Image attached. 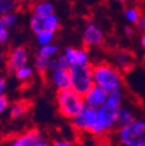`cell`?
<instances>
[{"mask_svg":"<svg viewBox=\"0 0 145 146\" xmlns=\"http://www.w3.org/2000/svg\"><path fill=\"white\" fill-rule=\"evenodd\" d=\"M122 89L109 93L107 101L96 109V122L90 136L102 137L116 129V117L118 108L123 104Z\"/></svg>","mask_w":145,"mask_h":146,"instance_id":"1","label":"cell"},{"mask_svg":"<svg viewBox=\"0 0 145 146\" xmlns=\"http://www.w3.org/2000/svg\"><path fill=\"white\" fill-rule=\"evenodd\" d=\"M92 73L94 84L101 86L107 92L112 93L123 87L122 72L113 63L101 62L94 64L92 65Z\"/></svg>","mask_w":145,"mask_h":146,"instance_id":"2","label":"cell"},{"mask_svg":"<svg viewBox=\"0 0 145 146\" xmlns=\"http://www.w3.org/2000/svg\"><path fill=\"white\" fill-rule=\"evenodd\" d=\"M118 146H145V119L135 118L132 122L116 129Z\"/></svg>","mask_w":145,"mask_h":146,"instance_id":"3","label":"cell"},{"mask_svg":"<svg viewBox=\"0 0 145 146\" xmlns=\"http://www.w3.org/2000/svg\"><path fill=\"white\" fill-rule=\"evenodd\" d=\"M56 103L58 113L66 119H71L85 107L84 95L72 88L58 90L56 94Z\"/></svg>","mask_w":145,"mask_h":146,"instance_id":"4","label":"cell"},{"mask_svg":"<svg viewBox=\"0 0 145 146\" xmlns=\"http://www.w3.org/2000/svg\"><path fill=\"white\" fill-rule=\"evenodd\" d=\"M71 77V88L84 95L94 85L92 65H72L69 67Z\"/></svg>","mask_w":145,"mask_h":146,"instance_id":"5","label":"cell"},{"mask_svg":"<svg viewBox=\"0 0 145 146\" xmlns=\"http://www.w3.org/2000/svg\"><path fill=\"white\" fill-rule=\"evenodd\" d=\"M72 127L79 133H92V130L96 122V109L85 106L81 110L71 119Z\"/></svg>","mask_w":145,"mask_h":146,"instance_id":"6","label":"cell"},{"mask_svg":"<svg viewBox=\"0 0 145 146\" xmlns=\"http://www.w3.org/2000/svg\"><path fill=\"white\" fill-rule=\"evenodd\" d=\"M29 26H30V29L35 34L42 30H51L56 33L61 27V20L55 13L49 14V15L33 14L30 17Z\"/></svg>","mask_w":145,"mask_h":146,"instance_id":"7","label":"cell"},{"mask_svg":"<svg viewBox=\"0 0 145 146\" xmlns=\"http://www.w3.org/2000/svg\"><path fill=\"white\" fill-rule=\"evenodd\" d=\"M108 96H109V92H107L101 86L94 84L84 94V102H85V106L87 107L98 109L107 101Z\"/></svg>","mask_w":145,"mask_h":146,"instance_id":"8","label":"cell"},{"mask_svg":"<svg viewBox=\"0 0 145 146\" xmlns=\"http://www.w3.org/2000/svg\"><path fill=\"white\" fill-rule=\"evenodd\" d=\"M82 42L86 46H100L104 42L102 29L94 22H88L82 31Z\"/></svg>","mask_w":145,"mask_h":146,"instance_id":"9","label":"cell"},{"mask_svg":"<svg viewBox=\"0 0 145 146\" xmlns=\"http://www.w3.org/2000/svg\"><path fill=\"white\" fill-rule=\"evenodd\" d=\"M45 78L57 92L71 88V77L69 68H56L45 74Z\"/></svg>","mask_w":145,"mask_h":146,"instance_id":"10","label":"cell"},{"mask_svg":"<svg viewBox=\"0 0 145 146\" xmlns=\"http://www.w3.org/2000/svg\"><path fill=\"white\" fill-rule=\"evenodd\" d=\"M28 51L25 46H16L12 49L6 57V68L8 72L14 73L15 70L28 63Z\"/></svg>","mask_w":145,"mask_h":146,"instance_id":"11","label":"cell"},{"mask_svg":"<svg viewBox=\"0 0 145 146\" xmlns=\"http://www.w3.org/2000/svg\"><path fill=\"white\" fill-rule=\"evenodd\" d=\"M113 64L121 72H128L135 66V56L129 50H117L113 56Z\"/></svg>","mask_w":145,"mask_h":146,"instance_id":"12","label":"cell"},{"mask_svg":"<svg viewBox=\"0 0 145 146\" xmlns=\"http://www.w3.org/2000/svg\"><path fill=\"white\" fill-rule=\"evenodd\" d=\"M63 54L65 56L70 66L72 65H87L89 64V54L86 49L67 46Z\"/></svg>","mask_w":145,"mask_h":146,"instance_id":"13","label":"cell"},{"mask_svg":"<svg viewBox=\"0 0 145 146\" xmlns=\"http://www.w3.org/2000/svg\"><path fill=\"white\" fill-rule=\"evenodd\" d=\"M41 137L42 135L37 129H30L12 139L8 146H34L35 141L39 140Z\"/></svg>","mask_w":145,"mask_h":146,"instance_id":"14","label":"cell"},{"mask_svg":"<svg viewBox=\"0 0 145 146\" xmlns=\"http://www.w3.org/2000/svg\"><path fill=\"white\" fill-rule=\"evenodd\" d=\"M136 118V114L134 111V109L122 104L118 108L117 111V117H116V129L121 126H124L126 124H129L130 122H132Z\"/></svg>","mask_w":145,"mask_h":146,"instance_id":"15","label":"cell"},{"mask_svg":"<svg viewBox=\"0 0 145 146\" xmlns=\"http://www.w3.org/2000/svg\"><path fill=\"white\" fill-rule=\"evenodd\" d=\"M30 11L35 15H49L55 13V4L51 0H37L30 5Z\"/></svg>","mask_w":145,"mask_h":146,"instance_id":"16","label":"cell"},{"mask_svg":"<svg viewBox=\"0 0 145 146\" xmlns=\"http://www.w3.org/2000/svg\"><path fill=\"white\" fill-rule=\"evenodd\" d=\"M34 74H35V70L31 66L27 65V64L14 71L15 78L19 80V81H21V82H28V81H30L34 78Z\"/></svg>","mask_w":145,"mask_h":146,"instance_id":"17","label":"cell"},{"mask_svg":"<svg viewBox=\"0 0 145 146\" xmlns=\"http://www.w3.org/2000/svg\"><path fill=\"white\" fill-rule=\"evenodd\" d=\"M28 103L26 101L14 102L9 108V114L12 118H20L28 111Z\"/></svg>","mask_w":145,"mask_h":146,"instance_id":"18","label":"cell"},{"mask_svg":"<svg viewBox=\"0 0 145 146\" xmlns=\"http://www.w3.org/2000/svg\"><path fill=\"white\" fill-rule=\"evenodd\" d=\"M59 53V46L57 44H47V45H40L39 49L36 50V54H40V56H44L48 58H53L56 57Z\"/></svg>","mask_w":145,"mask_h":146,"instance_id":"19","label":"cell"},{"mask_svg":"<svg viewBox=\"0 0 145 146\" xmlns=\"http://www.w3.org/2000/svg\"><path fill=\"white\" fill-rule=\"evenodd\" d=\"M50 59L51 58H48V57H44V56H40V54H36V57H35V60H34L35 68L43 77H45V74L49 72Z\"/></svg>","mask_w":145,"mask_h":146,"instance_id":"20","label":"cell"},{"mask_svg":"<svg viewBox=\"0 0 145 146\" xmlns=\"http://www.w3.org/2000/svg\"><path fill=\"white\" fill-rule=\"evenodd\" d=\"M55 31H51V30H42L35 34V38L36 42H37L39 45H47L53 42L55 40Z\"/></svg>","mask_w":145,"mask_h":146,"instance_id":"21","label":"cell"},{"mask_svg":"<svg viewBox=\"0 0 145 146\" xmlns=\"http://www.w3.org/2000/svg\"><path fill=\"white\" fill-rule=\"evenodd\" d=\"M142 15V11L136 6H128L124 9V16L130 23H137L139 16Z\"/></svg>","mask_w":145,"mask_h":146,"instance_id":"22","label":"cell"},{"mask_svg":"<svg viewBox=\"0 0 145 146\" xmlns=\"http://www.w3.org/2000/svg\"><path fill=\"white\" fill-rule=\"evenodd\" d=\"M16 6L17 4L14 0H0V16L11 12H15Z\"/></svg>","mask_w":145,"mask_h":146,"instance_id":"23","label":"cell"},{"mask_svg":"<svg viewBox=\"0 0 145 146\" xmlns=\"http://www.w3.org/2000/svg\"><path fill=\"white\" fill-rule=\"evenodd\" d=\"M3 17V21H4V25L7 29H12L15 27L16 22H17V15L15 12H11V13H7L5 15L1 16Z\"/></svg>","mask_w":145,"mask_h":146,"instance_id":"24","label":"cell"},{"mask_svg":"<svg viewBox=\"0 0 145 146\" xmlns=\"http://www.w3.org/2000/svg\"><path fill=\"white\" fill-rule=\"evenodd\" d=\"M8 38H9V29L5 27L3 17L0 16V45L6 44Z\"/></svg>","mask_w":145,"mask_h":146,"instance_id":"25","label":"cell"},{"mask_svg":"<svg viewBox=\"0 0 145 146\" xmlns=\"http://www.w3.org/2000/svg\"><path fill=\"white\" fill-rule=\"evenodd\" d=\"M50 146H79V143L74 140L62 138V139H56L52 143H50Z\"/></svg>","mask_w":145,"mask_h":146,"instance_id":"26","label":"cell"},{"mask_svg":"<svg viewBox=\"0 0 145 146\" xmlns=\"http://www.w3.org/2000/svg\"><path fill=\"white\" fill-rule=\"evenodd\" d=\"M55 63H56V68H69L70 67V65L63 53L57 54L55 57Z\"/></svg>","mask_w":145,"mask_h":146,"instance_id":"27","label":"cell"},{"mask_svg":"<svg viewBox=\"0 0 145 146\" xmlns=\"http://www.w3.org/2000/svg\"><path fill=\"white\" fill-rule=\"evenodd\" d=\"M9 106V100L8 98L4 94V95H0V114L5 113Z\"/></svg>","mask_w":145,"mask_h":146,"instance_id":"28","label":"cell"},{"mask_svg":"<svg viewBox=\"0 0 145 146\" xmlns=\"http://www.w3.org/2000/svg\"><path fill=\"white\" fill-rule=\"evenodd\" d=\"M138 31H140L142 34H145V13H142V15L139 16V20L136 23Z\"/></svg>","mask_w":145,"mask_h":146,"instance_id":"29","label":"cell"},{"mask_svg":"<svg viewBox=\"0 0 145 146\" xmlns=\"http://www.w3.org/2000/svg\"><path fill=\"white\" fill-rule=\"evenodd\" d=\"M7 88V80L5 77L0 76V95H4Z\"/></svg>","mask_w":145,"mask_h":146,"instance_id":"30","label":"cell"},{"mask_svg":"<svg viewBox=\"0 0 145 146\" xmlns=\"http://www.w3.org/2000/svg\"><path fill=\"white\" fill-rule=\"evenodd\" d=\"M34 146H50V143L47 141L45 139H43V138L41 137L39 140H36V141H35Z\"/></svg>","mask_w":145,"mask_h":146,"instance_id":"31","label":"cell"},{"mask_svg":"<svg viewBox=\"0 0 145 146\" xmlns=\"http://www.w3.org/2000/svg\"><path fill=\"white\" fill-rule=\"evenodd\" d=\"M79 146H98L93 139H87V140H84L81 143H79Z\"/></svg>","mask_w":145,"mask_h":146,"instance_id":"32","label":"cell"},{"mask_svg":"<svg viewBox=\"0 0 145 146\" xmlns=\"http://www.w3.org/2000/svg\"><path fill=\"white\" fill-rule=\"evenodd\" d=\"M134 33H135V30H134V28H132L131 26H126V27L124 28V34H125L126 36H132Z\"/></svg>","mask_w":145,"mask_h":146,"instance_id":"33","label":"cell"},{"mask_svg":"<svg viewBox=\"0 0 145 146\" xmlns=\"http://www.w3.org/2000/svg\"><path fill=\"white\" fill-rule=\"evenodd\" d=\"M140 44H142L143 49L145 50V34H143V35H142V37H140Z\"/></svg>","mask_w":145,"mask_h":146,"instance_id":"34","label":"cell"},{"mask_svg":"<svg viewBox=\"0 0 145 146\" xmlns=\"http://www.w3.org/2000/svg\"><path fill=\"white\" fill-rule=\"evenodd\" d=\"M4 59H5V54H4V52L1 50H0V63H3Z\"/></svg>","mask_w":145,"mask_h":146,"instance_id":"35","label":"cell"},{"mask_svg":"<svg viewBox=\"0 0 145 146\" xmlns=\"http://www.w3.org/2000/svg\"><path fill=\"white\" fill-rule=\"evenodd\" d=\"M36 1H37V0H25V3L28 4L29 6H30L31 4H34V3H36Z\"/></svg>","mask_w":145,"mask_h":146,"instance_id":"36","label":"cell"},{"mask_svg":"<svg viewBox=\"0 0 145 146\" xmlns=\"http://www.w3.org/2000/svg\"><path fill=\"white\" fill-rule=\"evenodd\" d=\"M118 3H131V1H136V0H116Z\"/></svg>","mask_w":145,"mask_h":146,"instance_id":"37","label":"cell"},{"mask_svg":"<svg viewBox=\"0 0 145 146\" xmlns=\"http://www.w3.org/2000/svg\"><path fill=\"white\" fill-rule=\"evenodd\" d=\"M14 1L16 4H22V3H25V0H14Z\"/></svg>","mask_w":145,"mask_h":146,"instance_id":"38","label":"cell"},{"mask_svg":"<svg viewBox=\"0 0 145 146\" xmlns=\"http://www.w3.org/2000/svg\"><path fill=\"white\" fill-rule=\"evenodd\" d=\"M0 76H1V73H0Z\"/></svg>","mask_w":145,"mask_h":146,"instance_id":"39","label":"cell"}]
</instances>
